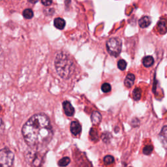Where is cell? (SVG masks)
I'll return each mask as SVG.
<instances>
[{
    "instance_id": "cell-14",
    "label": "cell",
    "mask_w": 167,
    "mask_h": 167,
    "mask_svg": "<svg viewBox=\"0 0 167 167\" xmlns=\"http://www.w3.org/2000/svg\"><path fill=\"white\" fill-rule=\"evenodd\" d=\"M54 26L59 30H63L65 26V22L63 18H57L54 21Z\"/></svg>"
},
{
    "instance_id": "cell-8",
    "label": "cell",
    "mask_w": 167,
    "mask_h": 167,
    "mask_svg": "<svg viewBox=\"0 0 167 167\" xmlns=\"http://www.w3.org/2000/svg\"><path fill=\"white\" fill-rule=\"evenodd\" d=\"M63 107L65 114L67 116H72L74 115L75 108L69 101H64L63 103Z\"/></svg>"
},
{
    "instance_id": "cell-11",
    "label": "cell",
    "mask_w": 167,
    "mask_h": 167,
    "mask_svg": "<svg viewBox=\"0 0 167 167\" xmlns=\"http://www.w3.org/2000/svg\"><path fill=\"white\" fill-rule=\"evenodd\" d=\"M135 80V76L133 74H130V73L128 74L124 81L125 86L128 88H131L133 85L134 84Z\"/></svg>"
},
{
    "instance_id": "cell-2",
    "label": "cell",
    "mask_w": 167,
    "mask_h": 167,
    "mask_svg": "<svg viewBox=\"0 0 167 167\" xmlns=\"http://www.w3.org/2000/svg\"><path fill=\"white\" fill-rule=\"evenodd\" d=\"M55 66L58 75L63 78H68L74 71V64L65 53L58 54L56 57Z\"/></svg>"
},
{
    "instance_id": "cell-23",
    "label": "cell",
    "mask_w": 167,
    "mask_h": 167,
    "mask_svg": "<svg viewBox=\"0 0 167 167\" xmlns=\"http://www.w3.org/2000/svg\"><path fill=\"white\" fill-rule=\"evenodd\" d=\"M101 90L104 93H108L111 91V86L108 83H104L101 86Z\"/></svg>"
},
{
    "instance_id": "cell-28",
    "label": "cell",
    "mask_w": 167,
    "mask_h": 167,
    "mask_svg": "<svg viewBox=\"0 0 167 167\" xmlns=\"http://www.w3.org/2000/svg\"><path fill=\"white\" fill-rule=\"evenodd\" d=\"M130 167H131V166H130Z\"/></svg>"
},
{
    "instance_id": "cell-21",
    "label": "cell",
    "mask_w": 167,
    "mask_h": 167,
    "mask_svg": "<svg viewBox=\"0 0 167 167\" xmlns=\"http://www.w3.org/2000/svg\"><path fill=\"white\" fill-rule=\"evenodd\" d=\"M112 138V136H111V134L110 133L108 132H105L104 133L102 136H101V139H102V140H103L104 142L105 143H108L109 142L111 139Z\"/></svg>"
},
{
    "instance_id": "cell-20",
    "label": "cell",
    "mask_w": 167,
    "mask_h": 167,
    "mask_svg": "<svg viewBox=\"0 0 167 167\" xmlns=\"http://www.w3.org/2000/svg\"><path fill=\"white\" fill-rule=\"evenodd\" d=\"M103 161L106 165H109L114 162V158L112 155H106L104 157Z\"/></svg>"
},
{
    "instance_id": "cell-4",
    "label": "cell",
    "mask_w": 167,
    "mask_h": 167,
    "mask_svg": "<svg viewBox=\"0 0 167 167\" xmlns=\"http://www.w3.org/2000/svg\"><path fill=\"white\" fill-rule=\"evenodd\" d=\"M122 47V41L120 39L114 37L108 39L106 42L107 51L111 56L118 57L121 51Z\"/></svg>"
},
{
    "instance_id": "cell-25",
    "label": "cell",
    "mask_w": 167,
    "mask_h": 167,
    "mask_svg": "<svg viewBox=\"0 0 167 167\" xmlns=\"http://www.w3.org/2000/svg\"><path fill=\"white\" fill-rule=\"evenodd\" d=\"M41 2L45 6H49L52 4V0H41Z\"/></svg>"
},
{
    "instance_id": "cell-10",
    "label": "cell",
    "mask_w": 167,
    "mask_h": 167,
    "mask_svg": "<svg viewBox=\"0 0 167 167\" xmlns=\"http://www.w3.org/2000/svg\"><path fill=\"white\" fill-rule=\"evenodd\" d=\"M157 30L161 35H164L167 32V27L165 20L161 19L159 21L157 24Z\"/></svg>"
},
{
    "instance_id": "cell-5",
    "label": "cell",
    "mask_w": 167,
    "mask_h": 167,
    "mask_svg": "<svg viewBox=\"0 0 167 167\" xmlns=\"http://www.w3.org/2000/svg\"><path fill=\"white\" fill-rule=\"evenodd\" d=\"M14 159L13 152L9 148L0 150V167H12Z\"/></svg>"
},
{
    "instance_id": "cell-12",
    "label": "cell",
    "mask_w": 167,
    "mask_h": 167,
    "mask_svg": "<svg viewBox=\"0 0 167 167\" xmlns=\"http://www.w3.org/2000/svg\"><path fill=\"white\" fill-rule=\"evenodd\" d=\"M151 24V18L149 17H143L139 20V26L142 28L148 27Z\"/></svg>"
},
{
    "instance_id": "cell-15",
    "label": "cell",
    "mask_w": 167,
    "mask_h": 167,
    "mask_svg": "<svg viewBox=\"0 0 167 167\" xmlns=\"http://www.w3.org/2000/svg\"><path fill=\"white\" fill-rule=\"evenodd\" d=\"M142 91L139 88H135L133 91V97L135 101H139L141 98Z\"/></svg>"
},
{
    "instance_id": "cell-26",
    "label": "cell",
    "mask_w": 167,
    "mask_h": 167,
    "mask_svg": "<svg viewBox=\"0 0 167 167\" xmlns=\"http://www.w3.org/2000/svg\"><path fill=\"white\" fill-rule=\"evenodd\" d=\"M29 1H30V2L32 3H36L39 1V0H29Z\"/></svg>"
},
{
    "instance_id": "cell-27",
    "label": "cell",
    "mask_w": 167,
    "mask_h": 167,
    "mask_svg": "<svg viewBox=\"0 0 167 167\" xmlns=\"http://www.w3.org/2000/svg\"><path fill=\"white\" fill-rule=\"evenodd\" d=\"M2 120L1 119V118H0V127H1V126L2 125Z\"/></svg>"
},
{
    "instance_id": "cell-13",
    "label": "cell",
    "mask_w": 167,
    "mask_h": 167,
    "mask_svg": "<svg viewBox=\"0 0 167 167\" xmlns=\"http://www.w3.org/2000/svg\"><path fill=\"white\" fill-rule=\"evenodd\" d=\"M142 63L146 67H151L154 63V57L152 56H150L144 57L142 60Z\"/></svg>"
},
{
    "instance_id": "cell-1",
    "label": "cell",
    "mask_w": 167,
    "mask_h": 167,
    "mask_svg": "<svg viewBox=\"0 0 167 167\" xmlns=\"http://www.w3.org/2000/svg\"><path fill=\"white\" fill-rule=\"evenodd\" d=\"M53 134L50 119L44 114L33 115L22 128L24 139L32 148L41 149L45 147L51 141Z\"/></svg>"
},
{
    "instance_id": "cell-3",
    "label": "cell",
    "mask_w": 167,
    "mask_h": 167,
    "mask_svg": "<svg viewBox=\"0 0 167 167\" xmlns=\"http://www.w3.org/2000/svg\"><path fill=\"white\" fill-rule=\"evenodd\" d=\"M41 149L30 148L26 152V159L29 164L34 167H41L42 163L43 157L39 152Z\"/></svg>"
},
{
    "instance_id": "cell-9",
    "label": "cell",
    "mask_w": 167,
    "mask_h": 167,
    "mask_svg": "<svg viewBox=\"0 0 167 167\" xmlns=\"http://www.w3.org/2000/svg\"><path fill=\"white\" fill-rule=\"evenodd\" d=\"M91 120L94 125H97L102 120V115L99 112H93L91 115Z\"/></svg>"
},
{
    "instance_id": "cell-24",
    "label": "cell",
    "mask_w": 167,
    "mask_h": 167,
    "mask_svg": "<svg viewBox=\"0 0 167 167\" xmlns=\"http://www.w3.org/2000/svg\"><path fill=\"white\" fill-rule=\"evenodd\" d=\"M130 125H131L132 127H139L140 125V121L139 119L137 118H134L132 120L131 122H130Z\"/></svg>"
},
{
    "instance_id": "cell-22",
    "label": "cell",
    "mask_w": 167,
    "mask_h": 167,
    "mask_svg": "<svg viewBox=\"0 0 167 167\" xmlns=\"http://www.w3.org/2000/svg\"><path fill=\"white\" fill-rule=\"evenodd\" d=\"M118 67L121 71H124L127 67V62L124 60H120L118 62Z\"/></svg>"
},
{
    "instance_id": "cell-16",
    "label": "cell",
    "mask_w": 167,
    "mask_h": 167,
    "mask_svg": "<svg viewBox=\"0 0 167 167\" xmlns=\"http://www.w3.org/2000/svg\"><path fill=\"white\" fill-rule=\"evenodd\" d=\"M90 138L93 141H96V140H97L99 139V135H98V133L97 130L93 129V128H91L90 129Z\"/></svg>"
},
{
    "instance_id": "cell-18",
    "label": "cell",
    "mask_w": 167,
    "mask_h": 167,
    "mask_svg": "<svg viewBox=\"0 0 167 167\" xmlns=\"http://www.w3.org/2000/svg\"><path fill=\"white\" fill-rule=\"evenodd\" d=\"M23 16L26 19H31L33 17V12L30 9H27L24 11Z\"/></svg>"
},
{
    "instance_id": "cell-19",
    "label": "cell",
    "mask_w": 167,
    "mask_h": 167,
    "mask_svg": "<svg viewBox=\"0 0 167 167\" xmlns=\"http://www.w3.org/2000/svg\"><path fill=\"white\" fill-rule=\"evenodd\" d=\"M154 150V146L151 145H148L143 148V154L146 155H150Z\"/></svg>"
},
{
    "instance_id": "cell-17",
    "label": "cell",
    "mask_w": 167,
    "mask_h": 167,
    "mask_svg": "<svg viewBox=\"0 0 167 167\" xmlns=\"http://www.w3.org/2000/svg\"><path fill=\"white\" fill-rule=\"evenodd\" d=\"M70 161H71V160H70L69 157H65L62 158L61 160L59 161V162H58V165H59V166H60L61 167L66 166L70 163Z\"/></svg>"
},
{
    "instance_id": "cell-7",
    "label": "cell",
    "mask_w": 167,
    "mask_h": 167,
    "mask_svg": "<svg viewBox=\"0 0 167 167\" xmlns=\"http://www.w3.org/2000/svg\"><path fill=\"white\" fill-rule=\"evenodd\" d=\"M70 130L72 135L75 136H77L81 133L82 126L80 124V123L78 122L77 121H73L71 123Z\"/></svg>"
},
{
    "instance_id": "cell-6",
    "label": "cell",
    "mask_w": 167,
    "mask_h": 167,
    "mask_svg": "<svg viewBox=\"0 0 167 167\" xmlns=\"http://www.w3.org/2000/svg\"><path fill=\"white\" fill-rule=\"evenodd\" d=\"M158 139L165 149L167 150V125L164 126L159 133Z\"/></svg>"
}]
</instances>
